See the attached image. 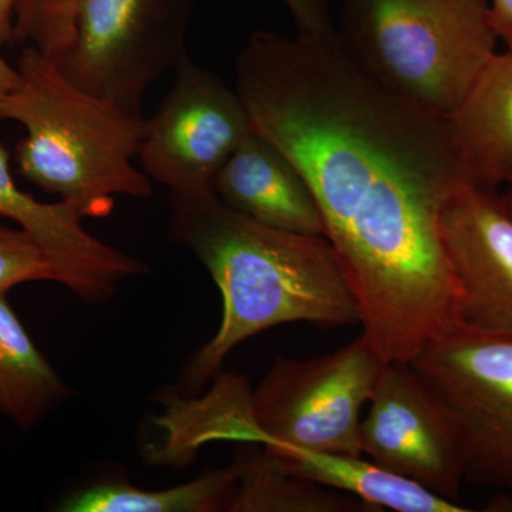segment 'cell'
Returning a JSON list of instances; mask_svg holds the SVG:
<instances>
[{
	"mask_svg": "<svg viewBox=\"0 0 512 512\" xmlns=\"http://www.w3.org/2000/svg\"><path fill=\"white\" fill-rule=\"evenodd\" d=\"M235 90L252 128L311 188L363 335L384 362H410L457 328L441 215L468 180L446 117L383 86L345 50L271 30L242 47Z\"/></svg>",
	"mask_w": 512,
	"mask_h": 512,
	"instance_id": "cell-1",
	"label": "cell"
},
{
	"mask_svg": "<svg viewBox=\"0 0 512 512\" xmlns=\"http://www.w3.org/2000/svg\"><path fill=\"white\" fill-rule=\"evenodd\" d=\"M168 227L220 289L214 338L185 366L180 387L200 393L245 340L288 323L319 328L360 325L359 305L325 237L268 227L214 194H171Z\"/></svg>",
	"mask_w": 512,
	"mask_h": 512,
	"instance_id": "cell-2",
	"label": "cell"
},
{
	"mask_svg": "<svg viewBox=\"0 0 512 512\" xmlns=\"http://www.w3.org/2000/svg\"><path fill=\"white\" fill-rule=\"evenodd\" d=\"M18 70V86L0 100V121L26 130L16 146L25 180L83 218L109 217L117 197L153 195L150 178L134 164L146 117L86 92L36 47L20 53Z\"/></svg>",
	"mask_w": 512,
	"mask_h": 512,
	"instance_id": "cell-3",
	"label": "cell"
},
{
	"mask_svg": "<svg viewBox=\"0 0 512 512\" xmlns=\"http://www.w3.org/2000/svg\"><path fill=\"white\" fill-rule=\"evenodd\" d=\"M336 25L363 72L446 119L497 52L488 0H343Z\"/></svg>",
	"mask_w": 512,
	"mask_h": 512,
	"instance_id": "cell-4",
	"label": "cell"
},
{
	"mask_svg": "<svg viewBox=\"0 0 512 512\" xmlns=\"http://www.w3.org/2000/svg\"><path fill=\"white\" fill-rule=\"evenodd\" d=\"M386 365L363 333L325 356L278 357L251 393V443L363 456V416Z\"/></svg>",
	"mask_w": 512,
	"mask_h": 512,
	"instance_id": "cell-5",
	"label": "cell"
},
{
	"mask_svg": "<svg viewBox=\"0 0 512 512\" xmlns=\"http://www.w3.org/2000/svg\"><path fill=\"white\" fill-rule=\"evenodd\" d=\"M198 0H77L70 46L57 57L77 86L141 114L147 90L188 57Z\"/></svg>",
	"mask_w": 512,
	"mask_h": 512,
	"instance_id": "cell-6",
	"label": "cell"
},
{
	"mask_svg": "<svg viewBox=\"0 0 512 512\" xmlns=\"http://www.w3.org/2000/svg\"><path fill=\"white\" fill-rule=\"evenodd\" d=\"M409 363L460 427L464 481L512 490V336L461 323Z\"/></svg>",
	"mask_w": 512,
	"mask_h": 512,
	"instance_id": "cell-7",
	"label": "cell"
},
{
	"mask_svg": "<svg viewBox=\"0 0 512 512\" xmlns=\"http://www.w3.org/2000/svg\"><path fill=\"white\" fill-rule=\"evenodd\" d=\"M173 86L146 119L138 160L151 181L171 194H204L225 161L251 134L237 90L188 56Z\"/></svg>",
	"mask_w": 512,
	"mask_h": 512,
	"instance_id": "cell-8",
	"label": "cell"
},
{
	"mask_svg": "<svg viewBox=\"0 0 512 512\" xmlns=\"http://www.w3.org/2000/svg\"><path fill=\"white\" fill-rule=\"evenodd\" d=\"M360 448L387 470L447 500L460 498L466 470L463 434L409 362L384 367L363 416Z\"/></svg>",
	"mask_w": 512,
	"mask_h": 512,
	"instance_id": "cell-9",
	"label": "cell"
},
{
	"mask_svg": "<svg viewBox=\"0 0 512 512\" xmlns=\"http://www.w3.org/2000/svg\"><path fill=\"white\" fill-rule=\"evenodd\" d=\"M464 325L512 336V217L497 191L464 183L441 215Z\"/></svg>",
	"mask_w": 512,
	"mask_h": 512,
	"instance_id": "cell-10",
	"label": "cell"
},
{
	"mask_svg": "<svg viewBox=\"0 0 512 512\" xmlns=\"http://www.w3.org/2000/svg\"><path fill=\"white\" fill-rule=\"evenodd\" d=\"M0 215L25 229L52 259L59 284L87 303L113 298L124 279L146 274L140 259L93 237L67 202H40L15 183L9 151L0 144Z\"/></svg>",
	"mask_w": 512,
	"mask_h": 512,
	"instance_id": "cell-11",
	"label": "cell"
},
{
	"mask_svg": "<svg viewBox=\"0 0 512 512\" xmlns=\"http://www.w3.org/2000/svg\"><path fill=\"white\" fill-rule=\"evenodd\" d=\"M212 192L232 210L268 227L325 237L322 214L305 178L254 128L218 171Z\"/></svg>",
	"mask_w": 512,
	"mask_h": 512,
	"instance_id": "cell-12",
	"label": "cell"
},
{
	"mask_svg": "<svg viewBox=\"0 0 512 512\" xmlns=\"http://www.w3.org/2000/svg\"><path fill=\"white\" fill-rule=\"evenodd\" d=\"M447 126L468 183L500 191L512 177V49L488 60Z\"/></svg>",
	"mask_w": 512,
	"mask_h": 512,
	"instance_id": "cell-13",
	"label": "cell"
},
{
	"mask_svg": "<svg viewBox=\"0 0 512 512\" xmlns=\"http://www.w3.org/2000/svg\"><path fill=\"white\" fill-rule=\"evenodd\" d=\"M265 448V447H264ZM292 473L352 495L375 511L466 512L429 488L387 470L365 456L276 448L269 450Z\"/></svg>",
	"mask_w": 512,
	"mask_h": 512,
	"instance_id": "cell-14",
	"label": "cell"
},
{
	"mask_svg": "<svg viewBox=\"0 0 512 512\" xmlns=\"http://www.w3.org/2000/svg\"><path fill=\"white\" fill-rule=\"evenodd\" d=\"M259 447L237 451L231 466L237 490L228 512H375L352 495L292 473Z\"/></svg>",
	"mask_w": 512,
	"mask_h": 512,
	"instance_id": "cell-15",
	"label": "cell"
},
{
	"mask_svg": "<svg viewBox=\"0 0 512 512\" xmlns=\"http://www.w3.org/2000/svg\"><path fill=\"white\" fill-rule=\"evenodd\" d=\"M67 394L66 384L36 348L6 295H0V410L30 429Z\"/></svg>",
	"mask_w": 512,
	"mask_h": 512,
	"instance_id": "cell-16",
	"label": "cell"
},
{
	"mask_svg": "<svg viewBox=\"0 0 512 512\" xmlns=\"http://www.w3.org/2000/svg\"><path fill=\"white\" fill-rule=\"evenodd\" d=\"M237 490L232 468L202 474L165 490H141L127 483H104L70 495L66 512H217L229 511Z\"/></svg>",
	"mask_w": 512,
	"mask_h": 512,
	"instance_id": "cell-17",
	"label": "cell"
},
{
	"mask_svg": "<svg viewBox=\"0 0 512 512\" xmlns=\"http://www.w3.org/2000/svg\"><path fill=\"white\" fill-rule=\"evenodd\" d=\"M77 0H19L15 40L57 59L73 40Z\"/></svg>",
	"mask_w": 512,
	"mask_h": 512,
	"instance_id": "cell-18",
	"label": "cell"
},
{
	"mask_svg": "<svg viewBox=\"0 0 512 512\" xmlns=\"http://www.w3.org/2000/svg\"><path fill=\"white\" fill-rule=\"evenodd\" d=\"M35 281L59 282L55 264L29 232L0 222V295Z\"/></svg>",
	"mask_w": 512,
	"mask_h": 512,
	"instance_id": "cell-19",
	"label": "cell"
},
{
	"mask_svg": "<svg viewBox=\"0 0 512 512\" xmlns=\"http://www.w3.org/2000/svg\"><path fill=\"white\" fill-rule=\"evenodd\" d=\"M288 10L296 35L330 49H342L330 0H279Z\"/></svg>",
	"mask_w": 512,
	"mask_h": 512,
	"instance_id": "cell-20",
	"label": "cell"
},
{
	"mask_svg": "<svg viewBox=\"0 0 512 512\" xmlns=\"http://www.w3.org/2000/svg\"><path fill=\"white\" fill-rule=\"evenodd\" d=\"M490 22L505 49H512V0H488Z\"/></svg>",
	"mask_w": 512,
	"mask_h": 512,
	"instance_id": "cell-21",
	"label": "cell"
},
{
	"mask_svg": "<svg viewBox=\"0 0 512 512\" xmlns=\"http://www.w3.org/2000/svg\"><path fill=\"white\" fill-rule=\"evenodd\" d=\"M19 0H0V49L15 40L16 8Z\"/></svg>",
	"mask_w": 512,
	"mask_h": 512,
	"instance_id": "cell-22",
	"label": "cell"
},
{
	"mask_svg": "<svg viewBox=\"0 0 512 512\" xmlns=\"http://www.w3.org/2000/svg\"><path fill=\"white\" fill-rule=\"evenodd\" d=\"M20 80L18 67H12L6 62L5 57L0 55V100L8 96L13 89H16Z\"/></svg>",
	"mask_w": 512,
	"mask_h": 512,
	"instance_id": "cell-23",
	"label": "cell"
},
{
	"mask_svg": "<svg viewBox=\"0 0 512 512\" xmlns=\"http://www.w3.org/2000/svg\"><path fill=\"white\" fill-rule=\"evenodd\" d=\"M497 194L505 211L512 217V177L503 185L500 191H497Z\"/></svg>",
	"mask_w": 512,
	"mask_h": 512,
	"instance_id": "cell-24",
	"label": "cell"
}]
</instances>
